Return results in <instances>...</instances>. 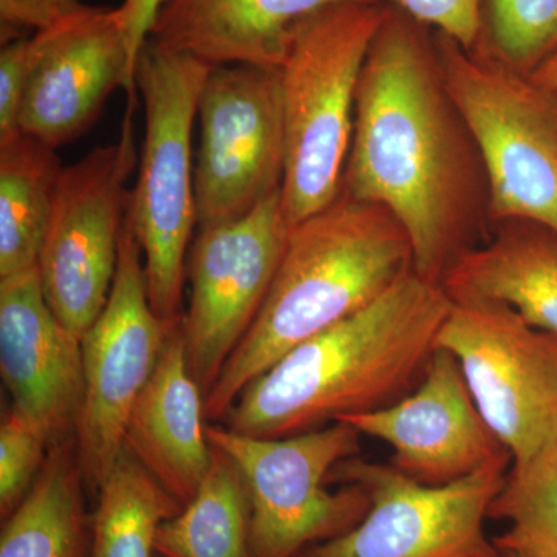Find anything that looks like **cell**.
I'll return each mask as SVG.
<instances>
[{
    "label": "cell",
    "mask_w": 557,
    "mask_h": 557,
    "mask_svg": "<svg viewBox=\"0 0 557 557\" xmlns=\"http://www.w3.org/2000/svg\"><path fill=\"white\" fill-rule=\"evenodd\" d=\"M343 193L408 233L413 271L443 284L493 231L482 157L440 69L435 35L388 5L362 65Z\"/></svg>",
    "instance_id": "cell-1"
},
{
    "label": "cell",
    "mask_w": 557,
    "mask_h": 557,
    "mask_svg": "<svg viewBox=\"0 0 557 557\" xmlns=\"http://www.w3.org/2000/svg\"><path fill=\"white\" fill-rule=\"evenodd\" d=\"M450 306L442 284L412 271L249 381L226 413L228 428L284 438L408 397L426 375Z\"/></svg>",
    "instance_id": "cell-2"
},
{
    "label": "cell",
    "mask_w": 557,
    "mask_h": 557,
    "mask_svg": "<svg viewBox=\"0 0 557 557\" xmlns=\"http://www.w3.org/2000/svg\"><path fill=\"white\" fill-rule=\"evenodd\" d=\"M412 271L408 233L380 205L341 193L293 225L258 318L205 397L207 418H225L249 381L298 344L375 302Z\"/></svg>",
    "instance_id": "cell-3"
},
{
    "label": "cell",
    "mask_w": 557,
    "mask_h": 557,
    "mask_svg": "<svg viewBox=\"0 0 557 557\" xmlns=\"http://www.w3.org/2000/svg\"><path fill=\"white\" fill-rule=\"evenodd\" d=\"M388 5L338 3L293 27L278 67L285 160L281 199L289 226L343 193L362 65Z\"/></svg>",
    "instance_id": "cell-4"
},
{
    "label": "cell",
    "mask_w": 557,
    "mask_h": 557,
    "mask_svg": "<svg viewBox=\"0 0 557 557\" xmlns=\"http://www.w3.org/2000/svg\"><path fill=\"white\" fill-rule=\"evenodd\" d=\"M440 69L485 168L491 225L530 222L557 236V102L479 44L434 33Z\"/></svg>",
    "instance_id": "cell-5"
},
{
    "label": "cell",
    "mask_w": 557,
    "mask_h": 557,
    "mask_svg": "<svg viewBox=\"0 0 557 557\" xmlns=\"http://www.w3.org/2000/svg\"><path fill=\"white\" fill-rule=\"evenodd\" d=\"M209 70L148 40L135 73L146 131L127 215L145 258L150 306L166 324L183 314L186 252L197 223L190 138Z\"/></svg>",
    "instance_id": "cell-6"
},
{
    "label": "cell",
    "mask_w": 557,
    "mask_h": 557,
    "mask_svg": "<svg viewBox=\"0 0 557 557\" xmlns=\"http://www.w3.org/2000/svg\"><path fill=\"white\" fill-rule=\"evenodd\" d=\"M209 443L239 468L251 502V557H299L343 536L366 518L358 485L329 491L333 469L359 454L361 434L344 421L284 438H260L207 426Z\"/></svg>",
    "instance_id": "cell-7"
},
{
    "label": "cell",
    "mask_w": 557,
    "mask_h": 557,
    "mask_svg": "<svg viewBox=\"0 0 557 557\" xmlns=\"http://www.w3.org/2000/svg\"><path fill=\"white\" fill-rule=\"evenodd\" d=\"M135 108L137 100L127 101L119 141L98 146L62 171L39 252L47 304L81 339L104 310L119 265L131 199L126 183L137 164Z\"/></svg>",
    "instance_id": "cell-8"
},
{
    "label": "cell",
    "mask_w": 557,
    "mask_h": 557,
    "mask_svg": "<svg viewBox=\"0 0 557 557\" xmlns=\"http://www.w3.org/2000/svg\"><path fill=\"white\" fill-rule=\"evenodd\" d=\"M437 346L460 362L472 397L512 463L557 440V335L507 304L453 299Z\"/></svg>",
    "instance_id": "cell-9"
},
{
    "label": "cell",
    "mask_w": 557,
    "mask_h": 557,
    "mask_svg": "<svg viewBox=\"0 0 557 557\" xmlns=\"http://www.w3.org/2000/svg\"><path fill=\"white\" fill-rule=\"evenodd\" d=\"M508 469L426 486L391 463L347 458L329 482L361 486L370 498L368 515L343 536L299 557H505L487 537L485 520Z\"/></svg>",
    "instance_id": "cell-10"
},
{
    "label": "cell",
    "mask_w": 557,
    "mask_h": 557,
    "mask_svg": "<svg viewBox=\"0 0 557 557\" xmlns=\"http://www.w3.org/2000/svg\"><path fill=\"white\" fill-rule=\"evenodd\" d=\"M129 215L108 304L83 338L84 398L76 423V458L91 491L124 449L132 409L152 375L171 325L150 306L148 281Z\"/></svg>",
    "instance_id": "cell-11"
},
{
    "label": "cell",
    "mask_w": 557,
    "mask_h": 557,
    "mask_svg": "<svg viewBox=\"0 0 557 557\" xmlns=\"http://www.w3.org/2000/svg\"><path fill=\"white\" fill-rule=\"evenodd\" d=\"M199 116L194 190L197 223L207 228L239 219L281 193L287 146L278 69L211 67Z\"/></svg>",
    "instance_id": "cell-12"
},
{
    "label": "cell",
    "mask_w": 557,
    "mask_h": 557,
    "mask_svg": "<svg viewBox=\"0 0 557 557\" xmlns=\"http://www.w3.org/2000/svg\"><path fill=\"white\" fill-rule=\"evenodd\" d=\"M289 228L281 193L239 219L200 228L190 252L189 309L182 324L189 372L205 397L258 318Z\"/></svg>",
    "instance_id": "cell-13"
},
{
    "label": "cell",
    "mask_w": 557,
    "mask_h": 557,
    "mask_svg": "<svg viewBox=\"0 0 557 557\" xmlns=\"http://www.w3.org/2000/svg\"><path fill=\"white\" fill-rule=\"evenodd\" d=\"M339 421L387 443L392 467L421 485L445 486L486 469L511 468V454L480 412L460 362L443 347L408 397Z\"/></svg>",
    "instance_id": "cell-14"
},
{
    "label": "cell",
    "mask_w": 557,
    "mask_h": 557,
    "mask_svg": "<svg viewBox=\"0 0 557 557\" xmlns=\"http://www.w3.org/2000/svg\"><path fill=\"white\" fill-rule=\"evenodd\" d=\"M116 87L126 90L127 100H137L119 11L90 7L49 30L33 33L17 127L61 148L94 126Z\"/></svg>",
    "instance_id": "cell-15"
},
{
    "label": "cell",
    "mask_w": 557,
    "mask_h": 557,
    "mask_svg": "<svg viewBox=\"0 0 557 557\" xmlns=\"http://www.w3.org/2000/svg\"><path fill=\"white\" fill-rule=\"evenodd\" d=\"M0 375L13 406L51 446L75 432L84 398L83 339L51 311L38 265L0 278Z\"/></svg>",
    "instance_id": "cell-16"
},
{
    "label": "cell",
    "mask_w": 557,
    "mask_h": 557,
    "mask_svg": "<svg viewBox=\"0 0 557 557\" xmlns=\"http://www.w3.org/2000/svg\"><path fill=\"white\" fill-rule=\"evenodd\" d=\"M182 318L171 325L159 362L132 409L124 448L183 508L207 478L212 446L205 426V392L188 368Z\"/></svg>",
    "instance_id": "cell-17"
},
{
    "label": "cell",
    "mask_w": 557,
    "mask_h": 557,
    "mask_svg": "<svg viewBox=\"0 0 557 557\" xmlns=\"http://www.w3.org/2000/svg\"><path fill=\"white\" fill-rule=\"evenodd\" d=\"M351 2L381 0H168L149 42L211 67L278 69L300 20L325 7Z\"/></svg>",
    "instance_id": "cell-18"
},
{
    "label": "cell",
    "mask_w": 557,
    "mask_h": 557,
    "mask_svg": "<svg viewBox=\"0 0 557 557\" xmlns=\"http://www.w3.org/2000/svg\"><path fill=\"white\" fill-rule=\"evenodd\" d=\"M450 299L507 304L528 324L557 335V236L530 222L493 226L446 277Z\"/></svg>",
    "instance_id": "cell-19"
},
{
    "label": "cell",
    "mask_w": 557,
    "mask_h": 557,
    "mask_svg": "<svg viewBox=\"0 0 557 557\" xmlns=\"http://www.w3.org/2000/svg\"><path fill=\"white\" fill-rule=\"evenodd\" d=\"M51 446L35 485L3 519L0 557H87L91 520L76 450Z\"/></svg>",
    "instance_id": "cell-20"
},
{
    "label": "cell",
    "mask_w": 557,
    "mask_h": 557,
    "mask_svg": "<svg viewBox=\"0 0 557 557\" xmlns=\"http://www.w3.org/2000/svg\"><path fill=\"white\" fill-rule=\"evenodd\" d=\"M57 150L21 132L0 143V278L38 265L64 171Z\"/></svg>",
    "instance_id": "cell-21"
},
{
    "label": "cell",
    "mask_w": 557,
    "mask_h": 557,
    "mask_svg": "<svg viewBox=\"0 0 557 557\" xmlns=\"http://www.w3.org/2000/svg\"><path fill=\"white\" fill-rule=\"evenodd\" d=\"M251 502L239 468L212 446L211 467L196 496L161 523L160 557H251Z\"/></svg>",
    "instance_id": "cell-22"
},
{
    "label": "cell",
    "mask_w": 557,
    "mask_h": 557,
    "mask_svg": "<svg viewBox=\"0 0 557 557\" xmlns=\"http://www.w3.org/2000/svg\"><path fill=\"white\" fill-rule=\"evenodd\" d=\"M182 505L123 449L100 490L87 557H156L157 531Z\"/></svg>",
    "instance_id": "cell-23"
},
{
    "label": "cell",
    "mask_w": 557,
    "mask_h": 557,
    "mask_svg": "<svg viewBox=\"0 0 557 557\" xmlns=\"http://www.w3.org/2000/svg\"><path fill=\"white\" fill-rule=\"evenodd\" d=\"M487 516L508 522L493 537L505 556L557 557V440L511 465Z\"/></svg>",
    "instance_id": "cell-24"
},
{
    "label": "cell",
    "mask_w": 557,
    "mask_h": 557,
    "mask_svg": "<svg viewBox=\"0 0 557 557\" xmlns=\"http://www.w3.org/2000/svg\"><path fill=\"white\" fill-rule=\"evenodd\" d=\"M479 44L530 75L557 49V0H485Z\"/></svg>",
    "instance_id": "cell-25"
},
{
    "label": "cell",
    "mask_w": 557,
    "mask_h": 557,
    "mask_svg": "<svg viewBox=\"0 0 557 557\" xmlns=\"http://www.w3.org/2000/svg\"><path fill=\"white\" fill-rule=\"evenodd\" d=\"M49 437L38 423L21 410H2L0 420V512L9 518L28 491L47 461Z\"/></svg>",
    "instance_id": "cell-26"
},
{
    "label": "cell",
    "mask_w": 557,
    "mask_h": 557,
    "mask_svg": "<svg viewBox=\"0 0 557 557\" xmlns=\"http://www.w3.org/2000/svg\"><path fill=\"white\" fill-rule=\"evenodd\" d=\"M410 17L474 50L483 35L485 0H395Z\"/></svg>",
    "instance_id": "cell-27"
},
{
    "label": "cell",
    "mask_w": 557,
    "mask_h": 557,
    "mask_svg": "<svg viewBox=\"0 0 557 557\" xmlns=\"http://www.w3.org/2000/svg\"><path fill=\"white\" fill-rule=\"evenodd\" d=\"M90 7L84 0H0L2 44L25 38V32L49 30Z\"/></svg>",
    "instance_id": "cell-28"
},
{
    "label": "cell",
    "mask_w": 557,
    "mask_h": 557,
    "mask_svg": "<svg viewBox=\"0 0 557 557\" xmlns=\"http://www.w3.org/2000/svg\"><path fill=\"white\" fill-rule=\"evenodd\" d=\"M30 73V38L2 44L0 50V143L20 134V113Z\"/></svg>",
    "instance_id": "cell-29"
},
{
    "label": "cell",
    "mask_w": 557,
    "mask_h": 557,
    "mask_svg": "<svg viewBox=\"0 0 557 557\" xmlns=\"http://www.w3.org/2000/svg\"><path fill=\"white\" fill-rule=\"evenodd\" d=\"M166 2L168 0H123L116 9L127 54H129V81L132 94L135 97H137L135 73H137L139 54L148 44L153 24Z\"/></svg>",
    "instance_id": "cell-30"
},
{
    "label": "cell",
    "mask_w": 557,
    "mask_h": 557,
    "mask_svg": "<svg viewBox=\"0 0 557 557\" xmlns=\"http://www.w3.org/2000/svg\"><path fill=\"white\" fill-rule=\"evenodd\" d=\"M530 78L557 102V49L530 73Z\"/></svg>",
    "instance_id": "cell-31"
},
{
    "label": "cell",
    "mask_w": 557,
    "mask_h": 557,
    "mask_svg": "<svg viewBox=\"0 0 557 557\" xmlns=\"http://www.w3.org/2000/svg\"><path fill=\"white\" fill-rule=\"evenodd\" d=\"M505 557H519V556H505Z\"/></svg>",
    "instance_id": "cell-32"
},
{
    "label": "cell",
    "mask_w": 557,
    "mask_h": 557,
    "mask_svg": "<svg viewBox=\"0 0 557 557\" xmlns=\"http://www.w3.org/2000/svg\"><path fill=\"white\" fill-rule=\"evenodd\" d=\"M156 557H160V556H156Z\"/></svg>",
    "instance_id": "cell-33"
}]
</instances>
